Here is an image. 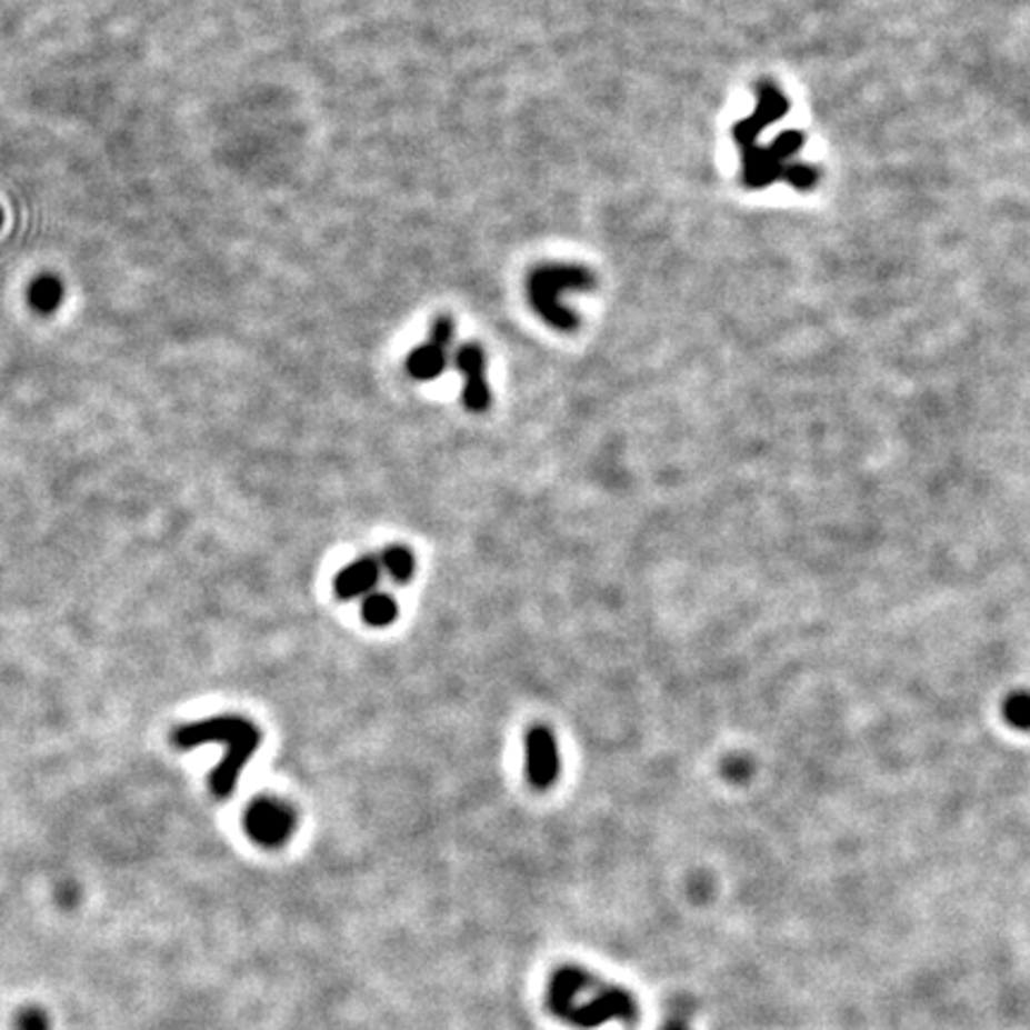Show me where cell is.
I'll use <instances>...</instances> for the list:
<instances>
[{
    "label": "cell",
    "instance_id": "cell-2",
    "mask_svg": "<svg viewBox=\"0 0 1030 1030\" xmlns=\"http://www.w3.org/2000/svg\"><path fill=\"white\" fill-rule=\"evenodd\" d=\"M172 740L179 749H193L210 742H220L224 747V759L210 776V790L218 797H227L234 792L239 773L256 754L260 732L253 723L243 721L239 716H220L177 728Z\"/></svg>",
    "mask_w": 1030,
    "mask_h": 1030
},
{
    "label": "cell",
    "instance_id": "cell-3",
    "mask_svg": "<svg viewBox=\"0 0 1030 1030\" xmlns=\"http://www.w3.org/2000/svg\"><path fill=\"white\" fill-rule=\"evenodd\" d=\"M597 277L584 266L544 263L528 274V301L534 313L556 332H576L580 318L563 306L561 297L572 291H592Z\"/></svg>",
    "mask_w": 1030,
    "mask_h": 1030
},
{
    "label": "cell",
    "instance_id": "cell-16",
    "mask_svg": "<svg viewBox=\"0 0 1030 1030\" xmlns=\"http://www.w3.org/2000/svg\"><path fill=\"white\" fill-rule=\"evenodd\" d=\"M661 1030H687V1026L680 1023V1021H670V1023H666Z\"/></svg>",
    "mask_w": 1030,
    "mask_h": 1030
},
{
    "label": "cell",
    "instance_id": "cell-5",
    "mask_svg": "<svg viewBox=\"0 0 1030 1030\" xmlns=\"http://www.w3.org/2000/svg\"><path fill=\"white\" fill-rule=\"evenodd\" d=\"M243 830L256 844L277 849L287 844L297 830V813L280 799L260 797L243 813Z\"/></svg>",
    "mask_w": 1030,
    "mask_h": 1030
},
{
    "label": "cell",
    "instance_id": "cell-15",
    "mask_svg": "<svg viewBox=\"0 0 1030 1030\" xmlns=\"http://www.w3.org/2000/svg\"><path fill=\"white\" fill-rule=\"evenodd\" d=\"M1009 718L1017 726H1030V699L1028 697H1017L1009 701Z\"/></svg>",
    "mask_w": 1030,
    "mask_h": 1030
},
{
    "label": "cell",
    "instance_id": "cell-4",
    "mask_svg": "<svg viewBox=\"0 0 1030 1030\" xmlns=\"http://www.w3.org/2000/svg\"><path fill=\"white\" fill-rule=\"evenodd\" d=\"M804 132H782L768 146H749L742 149V182L749 189H763L776 184L778 179H788L797 189H811L819 182V172L809 166H794V153L804 146Z\"/></svg>",
    "mask_w": 1030,
    "mask_h": 1030
},
{
    "label": "cell",
    "instance_id": "cell-14",
    "mask_svg": "<svg viewBox=\"0 0 1030 1030\" xmlns=\"http://www.w3.org/2000/svg\"><path fill=\"white\" fill-rule=\"evenodd\" d=\"M14 1030H51L46 1011L41 1009H24L14 1019Z\"/></svg>",
    "mask_w": 1030,
    "mask_h": 1030
},
{
    "label": "cell",
    "instance_id": "cell-1",
    "mask_svg": "<svg viewBox=\"0 0 1030 1030\" xmlns=\"http://www.w3.org/2000/svg\"><path fill=\"white\" fill-rule=\"evenodd\" d=\"M547 1002L556 1017L587 1030L609 1021L634 1023L640 1017V1007L632 992L601 983L597 976L580 967H561L551 973Z\"/></svg>",
    "mask_w": 1030,
    "mask_h": 1030
},
{
    "label": "cell",
    "instance_id": "cell-10",
    "mask_svg": "<svg viewBox=\"0 0 1030 1030\" xmlns=\"http://www.w3.org/2000/svg\"><path fill=\"white\" fill-rule=\"evenodd\" d=\"M380 576H382L380 561L358 559L349 563L347 568L339 570V576L334 578V592L343 601L368 597L374 590V584H378Z\"/></svg>",
    "mask_w": 1030,
    "mask_h": 1030
},
{
    "label": "cell",
    "instance_id": "cell-6",
    "mask_svg": "<svg viewBox=\"0 0 1030 1030\" xmlns=\"http://www.w3.org/2000/svg\"><path fill=\"white\" fill-rule=\"evenodd\" d=\"M451 339H453V320L449 316H439L432 322L428 341L418 343V347L408 353L406 358L408 374H411V378L418 382H430L439 378L449 363Z\"/></svg>",
    "mask_w": 1030,
    "mask_h": 1030
},
{
    "label": "cell",
    "instance_id": "cell-17",
    "mask_svg": "<svg viewBox=\"0 0 1030 1030\" xmlns=\"http://www.w3.org/2000/svg\"><path fill=\"white\" fill-rule=\"evenodd\" d=\"M0 224H3V212H0Z\"/></svg>",
    "mask_w": 1030,
    "mask_h": 1030
},
{
    "label": "cell",
    "instance_id": "cell-12",
    "mask_svg": "<svg viewBox=\"0 0 1030 1030\" xmlns=\"http://www.w3.org/2000/svg\"><path fill=\"white\" fill-rule=\"evenodd\" d=\"M361 616H363L366 623L372 626V628H387L397 620L399 607H397V601L391 599L389 594L370 592L368 597H363Z\"/></svg>",
    "mask_w": 1030,
    "mask_h": 1030
},
{
    "label": "cell",
    "instance_id": "cell-7",
    "mask_svg": "<svg viewBox=\"0 0 1030 1030\" xmlns=\"http://www.w3.org/2000/svg\"><path fill=\"white\" fill-rule=\"evenodd\" d=\"M788 108H790L788 98H784V93L773 84V81H761L759 89H757V108H754V112H751L747 120H740L732 129L734 141H738L740 151L747 149V146L759 143V137L773 122L782 120L784 112H788Z\"/></svg>",
    "mask_w": 1030,
    "mask_h": 1030
},
{
    "label": "cell",
    "instance_id": "cell-9",
    "mask_svg": "<svg viewBox=\"0 0 1030 1030\" xmlns=\"http://www.w3.org/2000/svg\"><path fill=\"white\" fill-rule=\"evenodd\" d=\"M456 370L463 374V403L472 413H484L492 406V391L487 384V356L478 343H463L453 356Z\"/></svg>",
    "mask_w": 1030,
    "mask_h": 1030
},
{
    "label": "cell",
    "instance_id": "cell-13",
    "mask_svg": "<svg viewBox=\"0 0 1030 1030\" xmlns=\"http://www.w3.org/2000/svg\"><path fill=\"white\" fill-rule=\"evenodd\" d=\"M380 568L387 572V576L403 584L413 578V572H416V559H413V553L411 549H406V547H389L382 551L380 556Z\"/></svg>",
    "mask_w": 1030,
    "mask_h": 1030
},
{
    "label": "cell",
    "instance_id": "cell-8",
    "mask_svg": "<svg viewBox=\"0 0 1030 1030\" xmlns=\"http://www.w3.org/2000/svg\"><path fill=\"white\" fill-rule=\"evenodd\" d=\"M526 768L534 790H549L559 780L561 757L556 734L547 726H534L526 738Z\"/></svg>",
    "mask_w": 1030,
    "mask_h": 1030
},
{
    "label": "cell",
    "instance_id": "cell-11",
    "mask_svg": "<svg viewBox=\"0 0 1030 1030\" xmlns=\"http://www.w3.org/2000/svg\"><path fill=\"white\" fill-rule=\"evenodd\" d=\"M62 293H64V287H62V282L58 280L56 274H39L37 280L31 282V287L27 291V299H29V306H31V310H34V313L51 316L60 308Z\"/></svg>",
    "mask_w": 1030,
    "mask_h": 1030
}]
</instances>
